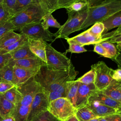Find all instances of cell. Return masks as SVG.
I'll return each instance as SVG.
<instances>
[{"instance_id":"48","label":"cell","mask_w":121,"mask_h":121,"mask_svg":"<svg viewBox=\"0 0 121 121\" xmlns=\"http://www.w3.org/2000/svg\"><path fill=\"white\" fill-rule=\"evenodd\" d=\"M112 78L116 80H121V69L118 68L113 70L112 72Z\"/></svg>"},{"instance_id":"35","label":"cell","mask_w":121,"mask_h":121,"mask_svg":"<svg viewBox=\"0 0 121 121\" xmlns=\"http://www.w3.org/2000/svg\"><path fill=\"white\" fill-rule=\"evenodd\" d=\"M86 6H88L86 3L79 0L72 3L65 9L67 13H75L81 11Z\"/></svg>"},{"instance_id":"43","label":"cell","mask_w":121,"mask_h":121,"mask_svg":"<svg viewBox=\"0 0 121 121\" xmlns=\"http://www.w3.org/2000/svg\"><path fill=\"white\" fill-rule=\"evenodd\" d=\"M80 0H58L57 9L66 8L71 4Z\"/></svg>"},{"instance_id":"55","label":"cell","mask_w":121,"mask_h":121,"mask_svg":"<svg viewBox=\"0 0 121 121\" xmlns=\"http://www.w3.org/2000/svg\"><path fill=\"white\" fill-rule=\"evenodd\" d=\"M117 112H121V101L120 102V106Z\"/></svg>"},{"instance_id":"31","label":"cell","mask_w":121,"mask_h":121,"mask_svg":"<svg viewBox=\"0 0 121 121\" xmlns=\"http://www.w3.org/2000/svg\"><path fill=\"white\" fill-rule=\"evenodd\" d=\"M102 37L103 38H105L106 41L113 43H121V31L117 28L111 32L103 34Z\"/></svg>"},{"instance_id":"4","label":"cell","mask_w":121,"mask_h":121,"mask_svg":"<svg viewBox=\"0 0 121 121\" xmlns=\"http://www.w3.org/2000/svg\"><path fill=\"white\" fill-rule=\"evenodd\" d=\"M88 11V6H86L79 12L68 13V18L66 22L61 26L57 32L53 34L55 39L58 38L66 39L70 34L80 30L87 17Z\"/></svg>"},{"instance_id":"53","label":"cell","mask_w":121,"mask_h":121,"mask_svg":"<svg viewBox=\"0 0 121 121\" xmlns=\"http://www.w3.org/2000/svg\"><path fill=\"white\" fill-rule=\"evenodd\" d=\"M116 47H117L118 49H121V43H117Z\"/></svg>"},{"instance_id":"18","label":"cell","mask_w":121,"mask_h":121,"mask_svg":"<svg viewBox=\"0 0 121 121\" xmlns=\"http://www.w3.org/2000/svg\"><path fill=\"white\" fill-rule=\"evenodd\" d=\"M88 100L96 101L105 105L115 109L117 112L120 106V102L98 91H97L92 95Z\"/></svg>"},{"instance_id":"17","label":"cell","mask_w":121,"mask_h":121,"mask_svg":"<svg viewBox=\"0 0 121 121\" xmlns=\"http://www.w3.org/2000/svg\"><path fill=\"white\" fill-rule=\"evenodd\" d=\"M100 92L118 102H120L121 101V80H116L112 79L109 85L105 89Z\"/></svg>"},{"instance_id":"34","label":"cell","mask_w":121,"mask_h":121,"mask_svg":"<svg viewBox=\"0 0 121 121\" xmlns=\"http://www.w3.org/2000/svg\"><path fill=\"white\" fill-rule=\"evenodd\" d=\"M33 0H17L12 11V16L33 3Z\"/></svg>"},{"instance_id":"41","label":"cell","mask_w":121,"mask_h":121,"mask_svg":"<svg viewBox=\"0 0 121 121\" xmlns=\"http://www.w3.org/2000/svg\"><path fill=\"white\" fill-rule=\"evenodd\" d=\"M94 52L101 56L108 58V53L105 48L100 43L95 44L94 49Z\"/></svg>"},{"instance_id":"39","label":"cell","mask_w":121,"mask_h":121,"mask_svg":"<svg viewBox=\"0 0 121 121\" xmlns=\"http://www.w3.org/2000/svg\"><path fill=\"white\" fill-rule=\"evenodd\" d=\"M15 30H17L16 27L9 20L4 25L0 26V38L8 32Z\"/></svg>"},{"instance_id":"6","label":"cell","mask_w":121,"mask_h":121,"mask_svg":"<svg viewBox=\"0 0 121 121\" xmlns=\"http://www.w3.org/2000/svg\"><path fill=\"white\" fill-rule=\"evenodd\" d=\"M46 66L47 67L57 70L67 71L74 67L70 59L66 53H61L54 49L51 44L46 43Z\"/></svg>"},{"instance_id":"47","label":"cell","mask_w":121,"mask_h":121,"mask_svg":"<svg viewBox=\"0 0 121 121\" xmlns=\"http://www.w3.org/2000/svg\"><path fill=\"white\" fill-rule=\"evenodd\" d=\"M104 0H80V1L86 3L89 7L97 6L102 3Z\"/></svg>"},{"instance_id":"13","label":"cell","mask_w":121,"mask_h":121,"mask_svg":"<svg viewBox=\"0 0 121 121\" xmlns=\"http://www.w3.org/2000/svg\"><path fill=\"white\" fill-rule=\"evenodd\" d=\"M9 62L14 66L37 71H39L43 66L46 65V63L36 56L16 60L11 59Z\"/></svg>"},{"instance_id":"12","label":"cell","mask_w":121,"mask_h":121,"mask_svg":"<svg viewBox=\"0 0 121 121\" xmlns=\"http://www.w3.org/2000/svg\"><path fill=\"white\" fill-rule=\"evenodd\" d=\"M67 43H75L81 46H85L90 44H96L106 41L105 38L101 37L95 36L86 30L85 31L71 38L66 39Z\"/></svg>"},{"instance_id":"11","label":"cell","mask_w":121,"mask_h":121,"mask_svg":"<svg viewBox=\"0 0 121 121\" xmlns=\"http://www.w3.org/2000/svg\"><path fill=\"white\" fill-rule=\"evenodd\" d=\"M97 90L94 83L84 84L79 82L76 100V109L86 105L90 97Z\"/></svg>"},{"instance_id":"33","label":"cell","mask_w":121,"mask_h":121,"mask_svg":"<svg viewBox=\"0 0 121 121\" xmlns=\"http://www.w3.org/2000/svg\"><path fill=\"white\" fill-rule=\"evenodd\" d=\"M104 26L103 23L98 22L95 23L90 28L86 30L90 34L95 36L101 37L104 30Z\"/></svg>"},{"instance_id":"16","label":"cell","mask_w":121,"mask_h":121,"mask_svg":"<svg viewBox=\"0 0 121 121\" xmlns=\"http://www.w3.org/2000/svg\"><path fill=\"white\" fill-rule=\"evenodd\" d=\"M86 105L97 117H104L117 112L115 109L95 100H88Z\"/></svg>"},{"instance_id":"7","label":"cell","mask_w":121,"mask_h":121,"mask_svg":"<svg viewBox=\"0 0 121 121\" xmlns=\"http://www.w3.org/2000/svg\"><path fill=\"white\" fill-rule=\"evenodd\" d=\"M76 109L66 97H61L49 103L48 110L60 121H65L74 115Z\"/></svg>"},{"instance_id":"14","label":"cell","mask_w":121,"mask_h":121,"mask_svg":"<svg viewBox=\"0 0 121 121\" xmlns=\"http://www.w3.org/2000/svg\"><path fill=\"white\" fill-rule=\"evenodd\" d=\"M28 43L31 52L35 56L46 63V42L42 39L28 38Z\"/></svg>"},{"instance_id":"36","label":"cell","mask_w":121,"mask_h":121,"mask_svg":"<svg viewBox=\"0 0 121 121\" xmlns=\"http://www.w3.org/2000/svg\"><path fill=\"white\" fill-rule=\"evenodd\" d=\"M32 121H60L48 110H47L35 117Z\"/></svg>"},{"instance_id":"26","label":"cell","mask_w":121,"mask_h":121,"mask_svg":"<svg viewBox=\"0 0 121 121\" xmlns=\"http://www.w3.org/2000/svg\"><path fill=\"white\" fill-rule=\"evenodd\" d=\"M75 115L79 121H88L97 117L86 105L76 109Z\"/></svg>"},{"instance_id":"45","label":"cell","mask_w":121,"mask_h":121,"mask_svg":"<svg viewBox=\"0 0 121 121\" xmlns=\"http://www.w3.org/2000/svg\"><path fill=\"white\" fill-rule=\"evenodd\" d=\"M61 97H66L65 95L60 92L56 91H52L50 92L48 94V98L49 103L53 100H56L57 99L61 98Z\"/></svg>"},{"instance_id":"30","label":"cell","mask_w":121,"mask_h":121,"mask_svg":"<svg viewBox=\"0 0 121 121\" xmlns=\"http://www.w3.org/2000/svg\"><path fill=\"white\" fill-rule=\"evenodd\" d=\"M100 43L106 50L108 55V58L113 60L117 56L119 49L113 43L108 41H104Z\"/></svg>"},{"instance_id":"22","label":"cell","mask_w":121,"mask_h":121,"mask_svg":"<svg viewBox=\"0 0 121 121\" xmlns=\"http://www.w3.org/2000/svg\"><path fill=\"white\" fill-rule=\"evenodd\" d=\"M104 26V30L103 34L109 30L121 26V10L116 12L103 22Z\"/></svg>"},{"instance_id":"10","label":"cell","mask_w":121,"mask_h":121,"mask_svg":"<svg viewBox=\"0 0 121 121\" xmlns=\"http://www.w3.org/2000/svg\"><path fill=\"white\" fill-rule=\"evenodd\" d=\"M49 104L48 94L43 90L37 93L32 102L26 121H32L35 117L48 110Z\"/></svg>"},{"instance_id":"8","label":"cell","mask_w":121,"mask_h":121,"mask_svg":"<svg viewBox=\"0 0 121 121\" xmlns=\"http://www.w3.org/2000/svg\"><path fill=\"white\" fill-rule=\"evenodd\" d=\"M95 73L94 84L98 91L105 89L112 79V72L113 70L109 68L104 62L100 61L91 66Z\"/></svg>"},{"instance_id":"24","label":"cell","mask_w":121,"mask_h":121,"mask_svg":"<svg viewBox=\"0 0 121 121\" xmlns=\"http://www.w3.org/2000/svg\"><path fill=\"white\" fill-rule=\"evenodd\" d=\"M14 65L10 62L0 69V82H7L14 84Z\"/></svg>"},{"instance_id":"46","label":"cell","mask_w":121,"mask_h":121,"mask_svg":"<svg viewBox=\"0 0 121 121\" xmlns=\"http://www.w3.org/2000/svg\"><path fill=\"white\" fill-rule=\"evenodd\" d=\"M104 117L108 121H121V112H116Z\"/></svg>"},{"instance_id":"25","label":"cell","mask_w":121,"mask_h":121,"mask_svg":"<svg viewBox=\"0 0 121 121\" xmlns=\"http://www.w3.org/2000/svg\"><path fill=\"white\" fill-rule=\"evenodd\" d=\"M58 2V0H33V2L41 8L45 15L52 14L57 10Z\"/></svg>"},{"instance_id":"56","label":"cell","mask_w":121,"mask_h":121,"mask_svg":"<svg viewBox=\"0 0 121 121\" xmlns=\"http://www.w3.org/2000/svg\"><path fill=\"white\" fill-rule=\"evenodd\" d=\"M3 1V0H0V5L1 4H2Z\"/></svg>"},{"instance_id":"15","label":"cell","mask_w":121,"mask_h":121,"mask_svg":"<svg viewBox=\"0 0 121 121\" xmlns=\"http://www.w3.org/2000/svg\"><path fill=\"white\" fill-rule=\"evenodd\" d=\"M38 71L14 66V84L15 86L21 85L35 76Z\"/></svg>"},{"instance_id":"37","label":"cell","mask_w":121,"mask_h":121,"mask_svg":"<svg viewBox=\"0 0 121 121\" xmlns=\"http://www.w3.org/2000/svg\"><path fill=\"white\" fill-rule=\"evenodd\" d=\"M12 17L11 14L3 6L0 5V26L4 25Z\"/></svg>"},{"instance_id":"44","label":"cell","mask_w":121,"mask_h":121,"mask_svg":"<svg viewBox=\"0 0 121 121\" xmlns=\"http://www.w3.org/2000/svg\"><path fill=\"white\" fill-rule=\"evenodd\" d=\"M15 85L12 83L7 82H0V95L3 94L8 90L15 86Z\"/></svg>"},{"instance_id":"20","label":"cell","mask_w":121,"mask_h":121,"mask_svg":"<svg viewBox=\"0 0 121 121\" xmlns=\"http://www.w3.org/2000/svg\"><path fill=\"white\" fill-rule=\"evenodd\" d=\"M10 53L12 56L11 59L14 60L36 56L31 52L28 42Z\"/></svg>"},{"instance_id":"32","label":"cell","mask_w":121,"mask_h":121,"mask_svg":"<svg viewBox=\"0 0 121 121\" xmlns=\"http://www.w3.org/2000/svg\"><path fill=\"white\" fill-rule=\"evenodd\" d=\"M95 70L91 68V69L85 73L82 77L77 79L79 82L84 84H90L95 83Z\"/></svg>"},{"instance_id":"52","label":"cell","mask_w":121,"mask_h":121,"mask_svg":"<svg viewBox=\"0 0 121 121\" xmlns=\"http://www.w3.org/2000/svg\"><path fill=\"white\" fill-rule=\"evenodd\" d=\"M88 121H99V117H95L93 119H91Z\"/></svg>"},{"instance_id":"19","label":"cell","mask_w":121,"mask_h":121,"mask_svg":"<svg viewBox=\"0 0 121 121\" xmlns=\"http://www.w3.org/2000/svg\"><path fill=\"white\" fill-rule=\"evenodd\" d=\"M79 84V82L77 80L69 81L67 83L65 88V96L70 101L75 107L76 106V96Z\"/></svg>"},{"instance_id":"23","label":"cell","mask_w":121,"mask_h":121,"mask_svg":"<svg viewBox=\"0 0 121 121\" xmlns=\"http://www.w3.org/2000/svg\"><path fill=\"white\" fill-rule=\"evenodd\" d=\"M21 36V34H17L14 31H10L5 34L0 38V49L7 48L17 42Z\"/></svg>"},{"instance_id":"28","label":"cell","mask_w":121,"mask_h":121,"mask_svg":"<svg viewBox=\"0 0 121 121\" xmlns=\"http://www.w3.org/2000/svg\"><path fill=\"white\" fill-rule=\"evenodd\" d=\"M41 23L43 27L45 29H48L49 27H53L59 29L61 26V25L57 22L52 14H47L43 16Z\"/></svg>"},{"instance_id":"54","label":"cell","mask_w":121,"mask_h":121,"mask_svg":"<svg viewBox=\"0 0 121 121\" xmlns=\"http://www.w3.org/2000/svg\"><path fill=\"white\" fill-rule=\"evenodd\" d=\"M99 121H108L104 117H99Z\"/></svg>"},{"instance_id":"40","label":"cell","mask_w":121,"mask_h":121,"mask_svg":"<svg viewBox=\"0 0 121 121\" xmlns=\"http://www.w3.org/2000/svg\"><path fill=\"white\" fill-rule=\"evenodd\" d=\"M12 56L10 53H0V69L7 65L11 60Z\"/></svg>"},{"instance_id":"3","label":"cell","mask_w":121,"mask_h":121,"mask_svg":"<svg viewBox=\"0 0 121 121\" xmlns=\"http://www.w3.org/2000/svg\"><path fill=\"white\" fill-rule=\"evenodd\" d=\"M120 10L121 0H105L97 6L88 7L87 17L80 30H85L96 22H103Z\"/></svg>"},{"instance_id":"50","label":"cell","mask_w":121,"mask_h":121,"mask_svg":"<svg viewBox=\"0 0 121 121\" xmlns=\"http://www.w3.org/2000/svg\"><path fill=\"white\" fill-rule=\"evenodd\" d=\"M0 121H15V120L12 116H9L4 118L0 116Z\"/></svg>"},{"instance_id":"57","label":"cell","mask_w":121,"mask_h":121,"mask_svg":"<svg viewBox=\"0 0 121 121\" xmlns=\"http://www.w3.org/2000/svg\"><path fill=\"white\" fill-rule=\"evenodd\" d=\"M118 30H120V31H121V26H119V27H118V28H117Z\"/></svg>"},{"instance_id":"38","label":"cell","mask_w":121,"mask_h":121,"mask_svg":"<svg viewBox=\"0 0 121 121\" xmlns=\"http://www.w3.org/2000/svg\"><path fill=\"white\" fill-rule=\"evenodd\" d=\"M69 48L65 52L66 53L67 52L78 53L87 51V50L83 46L75 43H69Z\"/></svg>"},{"instance_id":"5","label":"cell","mask_w":121,"mask_h":121,"mask_svg":"<svg viewBox=\"0 0 121 121\" xmlns=\"http://www.w3.org/2000/svg\"><path fill=\"white\" fill-rule=\"evenodd\" d=\"M44 15L41 8L36 3H33L12 16L9 21L17 30L26 25L41 21Z\"/></svg>"},{"instance_id":"49","label":"cell","mask_w":121,"mask_h":121,"mask_svg":"<svg viewBox=\"0 0 121 121\" xmlns=\"http://www.w3.org/2000/svg\"><path fill=\"white\" fill-rule=\"evenodd\" d=\"M113 60L117 64L118 68L121 69V49H119L117 56Z\"/></svg>"},{"instance_id":"27","label":"cell","mask_w":121,"mask_h":121,"mask_svg":"<svg viewBox=\"0 0 121 121\" xmlns=\"http://www.w3.org/2000/svg\"><path fill=\"white\" fill-rule=\"evenodd\" d=\"M27 42L28 37L25 35L21 34V37L15 43L7 48L0 49V53L5 54L7 53H11Z\"/></svg>"},{"instance_id":"1","label":"cell","mask_w":121,"mask_h":121,"mask_svg":"<svg viewBox=\"0 0 121 121\" xmlns=\"http://www.w3.org/2000/svg\"><path fill=\"white\" fill-rule=\"evenodd\" d=\"M78 74L74 67L64 71L53 69L45 65L41 68L34 78L48 95L50 92L56 91L65 95L67 83L74 80Z\"/></svg>"},{"instance_id":"51","label":"cell","mask_w":121,"mask_h":121,"mask_svg":"<svg viewBox=\"0 0 121 121\" xmlns=\"http://www.w3.org/2000/svg\"><path fill=\"white\" fill-rule=\"evenodd\" d=\"M65 121H79L76 117V115H73L68 118Z\"/></svg>"},{"instance_id":"9","label":"cell","mask_w":121,"mask_h":121,"mask_svg":"<svg viewBox=\"0 0 121 121\" xmlns=\"http://www.w3.org/2000/svg\"><path fill=\"white\" fill-rule=\"evenodd\" d=\"M19 30L21 34H23L28 38L42 39L45 42H53V34L48 29H45L43 27L41 21L26 25Z\"/></svg>"},{"instance_id":"29","label":"cell","mask_w":121,"mask_h":121,"mask_svg":"<svg viewBox=\"0 0 121 121\" xmlns=\"http://www.w3.org/2000/svg\"><path fill=\"white\" fill-rule=\"evenodd\" d=\"M7 100L16 105L20 98L21 94L16 86H14L3 94H1Z\"/></svg>"},{"instance_id":"2","label":"cell","mask_w":121,"mask_h":121,"mask_svg":"<svg viewBox=\"0 0 121 121\" xmlns=\"http://www.w3.org/2000/svg\"><path fill=\"white\" fill-rule=\"evenodd\" d=\"M16 87L21 96L15 105L12 117L15 121H26L33 98L37 93L43 90V88L35 80L34 77Z\"/></svg>"},{"instance_id":"21","label":"cell","mask_w":121,"mask_h":121,"mask_svg":"<svg viewBox=\"0 0 121 121\" xmlns=\"http://www.w3.org/2000/svg\"><path fill=\"white\" fill-rule=\"evenodd\" d=\"M15 105L7 100L2 95H0V116L6 118L12 116Z\"/></svg>"},{"instance_id":"42","label":"cell","mask_w":121,"mask_h":121,"mask_svg":"<svg viewBox=\"0 0 121 121\" xmlns=\"http://www.w3.org/2000/svg\"><path fill=\"white\" fill-rule=\"evenodd\" d=\"M17 0H3L2 5L12 16V11Z\"/></svg>"}]
</instances>
